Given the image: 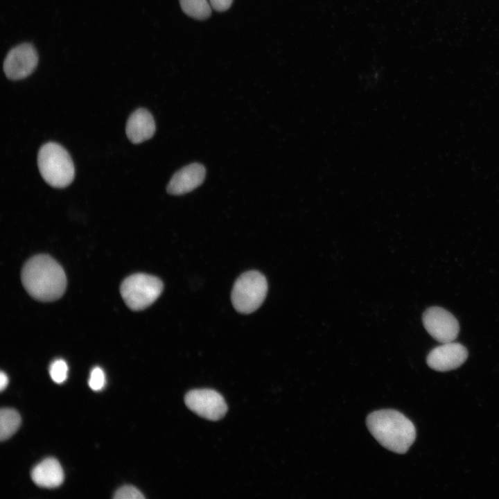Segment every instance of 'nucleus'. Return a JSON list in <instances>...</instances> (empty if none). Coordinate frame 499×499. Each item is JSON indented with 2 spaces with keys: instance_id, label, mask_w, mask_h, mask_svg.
Here are the masks:
<instances>
[{
  "instance_id": "11",
  "label": "nucleus",
  "mask_w": 499,
  "mask_h": 499,
  "mask_svg": "<svg viewBox=\"0 0 499 499\" xmlns=\"http://www.w3.org/2000/svg\"><path fill=\"white\" fill-rule=\"evenodd\" d=\"M125 132L133 143H140L150 139L155 132V123L152 114L143 108L136 110L127 121Z\"/></svg>"
},
{
  "instance_id": "10",
  "label": "nucleus",
  "mask_w": 499,
  "mask_h": 499,
  "mask_svg": "<svg viewBox=\"0 0 499 499\" xmlns=\"http://www.w3.org/2000/svg\"><path fill=\"white\" fill-rule=\"evenodd\" d=\"M206 175L204 167L199 163L187 165L177 171L167 186V191L172 195H182L191 192L203 182Z\"/></svg>"
},
{
  "instance_id": "15",
  "label": "nucleus",
  "mask_w": 499,
  "mask_h": 499,
  "mask_svg": "<svg viewBox=\"0 0 499 499\" xmlns=\"http://www.w3.org/2000/svg\"><path fill=\"white\" fill-rule=\"evenodd\" d=\"M68 366L62 359L54 360L50 365L49 374L56 383H62L67 378Z\"/></svg>"
},
{
  "instance_id": "16",
  "label": "nucleus",
  "mask_w": 499,
  "mask_h": 499,
  "mask_svg": "<svg viewBox=\"0 0 499 499\" xmlns=\"http://www.w3.org/2000/svg\"><path fill=\"white\" fill-rule=\"evenodd\" d=\"M145 497L136 487L131 485L121 487L114 493L115 499H143Z\"/></svg>"
},
{
  "instance_id": "2",
  "label": "nucleus",
  "mask_w": 499,
  "mask_h": 499,
  "mask_svg": "<svg viewBox=\"0 0 499 499\" xmlns=\"http://www.w3.org/2000/svg\"><path fill=\"white\" fill-rule=\"evenodd\" d=\"M367 426L373 437L385 448L396 453L408 451L416 439L412 422L394 410H380L367 418Z\"/></svg>"
},
{
  "instance_id": "19",
  "label": "nucleus",
  "mask_w": 499,
  "mask_h": 499,
  "mask_svg": "<svg viewBox=\"0 0 499 499\" xmlns=\"http://www.w3.org/2000/svg\"><path fill=\"white\" fill-rule=\"evenodd\" d=\"M8 383V378L6 373L1 371L0 373V389L3 391Z\"/></svg>"
},
{
  "instance_id": "7",
  "label": "nucleus",
  "mask_w": 499,
  "mask_h": 499,
  "mask_svg": "<svg viewBox=\"0 0 499 499\" xmlns=\"http://www.w3.org/2000/svg\"><path fill=\"white\" fill-rule=\"evenodd\" d=\"M423 324L428 333L441 343L453 342L459 331L457 319L446 309L430 307L422 316Z\"/></svg>"
},
{
  "instance_id": "17",
  "label": "nucleus",
  "mask_w": 499,
  "mask_h": 499,
  "mask_svg": "<svg viewBox=\"0 0 499 499\" xmlns=\"http://www.w3.org/2000/svg\"><path fill=\"white\" fill-rule=\"evenodd\" d=\"M89 385L91 389L99 391L105 384V376L103 369L99 367H94L90 374Z\"/></svg>"
},
{
  "instance_id": "5",
  "label": "nucleus",
  "mask_w": 499,
  "mask_h": 499,
  "mask_svg": "<svg viewBox=\"0 0 499 499\" xmlns=\"http://www.w3.org/2000/svg\"><path fill=\"white\" fill-rule=\"evenodd\" d=\"M267 291L268 283L261 273L255 270L246 272L237 279L233 286V306L239 313H251L261 305Z\"/></svg>"
},
{
  "instance_id": "6",
  "label": "nucleus",
  "mask_w": 499,
  "mask_h": 499,
  "mask_svg": "<svg viewBox=\"0 0 499 499\" xmlns=\"http://www.w3.org/2000/svg\"><path fill=\"white\" fill-rule=\"evenodd\" d=\"M184 401L191 410L209 420L220 419L227 410L222 395L211 389L191 390L185 395Z\"/></svg>"
},
{
  "instance_id": "14",
  "label": "nucleus",
  "mask_w": 499,
  "mask_h": 499,
  "mask_svg": "<svg viewBox=\"0 0 499 499\" xmlns=\"http://www.w3.org/2000/svg\"><path fill=\"white\" fill-rule=\"evenodd\" d=\"M183 12L198 20H204L211 14V5L207 0H179Z\"/></svg>"
},
{
  "instance_id": "12",
  "label": "nucleus",
  "mask_w": 499,
  "mask_h": 499,
  "mask_svg": "<svg viewBox=\"0 0 499 499\" xmlns=\"http://www.w3.org/2000/svg\"><path fill=\"white\" fill-rule=\"evenodd\" d=\"M31 478L37 486L55 488L63 482L64 472L56 459L48 457L38 463L33 469Z\"/></svg>"
},
{
  "instance_id": "1",
  "label": "nucleus",
  "mask_w": 499,
  "mask_h": 499,
  "mask_svg": "<svg viewBox=\"0 0 499 499\" xmlns=\"http://www.w3.org/2000/svg\"><path fill=\"white\" fill-rule=\"evenodd\" d=\"M21 279L28 294L42 301L59 299L67 286L66 276L61 265L52 257L44 254L35 256L26 262Z\"/></svg>"
},
{
  "instance_id": "13",
  "label": "nucleus",
  "mask_w": 499,
  "mask_h": 499,
  "mask_svg": "<svg viewBox=\"0 0 499 499\" xmlns=\"http://www.w3.org/2000/svg\"><path fill=\"white\" fill-rule=\"evenodd\" d=\"M21 417L19 412L12 408H5L0 411V439L6 440L10 437L19 428Z\"/></svg>"
},
{
  "instance_id": "4",
  "label": "nucleus",
  "mask_w": 499,
  "mask_h": 499,
  "mask_svg": "<svg viewBox=\"0 0 499 499\" xmlns=\"http://www.w3.org/2000/svg\"><path fill=\"white\" fill-rule=\"evenodd\" d=\"M161 281L152 275L137 273L125 278L120 287L121 297L132 310H141L150 306L163 290Z\"/></svg>"
},
{
  "instance_id": "8",
  "label": "nucleus",
  "mask_w": 499,
  "mask_h": 499,
  "mask_svg": "<svg viewBox=\"0 0 499 499\" xmlns=\"http://www.w3.org/2000/svg\"><path fill=\"white\" fill-rule=\"evenodd\" d=\"M37 64L38 55L35 47L31 44L23 43L9 51L3 69L8 78L18 80L30 75Z\"/></svg>"
},
{
  "instance_id": "9",
  "label": "nucleus",
  "mask_w": 499,
  "mask_h": 499,
  "mask_svg": "<svg viewBox=\"0 0 499 499\" xmlns=\"http://www.w3.org/2000/svg\"><path fill=\"white\" fill-rule=\"evenodd\" d=\"M468 351L457 342H446L432 349L428 353L426 362L432 369L447 371L460 367L467 359Z\"/></svg>"
},
{
  "instance_id": "3",
  "label": "nucleus",
  "mask_w": 499,
  "mask_h": 499,
  "mask_svg": "<svg viewBox=\"0 0 499 499\" xmlns=\"http://www.w3.org/2000/svg\"><path fill=\"white\" fill-rule=\"evenodd\" d=\"M38 169L44 180L54 188H65L73 180L75 168L69 152L57 143L48 142L38 152Z\"/></svg>"
},
{
  "instance_id": "18",
  "label": "nucleus",
  "mask_w": 499,
  "mask_h": 499,
  "mask_svg": "<svg viewBox=\"0 0 499 499\" xmlns=\"http://www.w3.org/2000/svg\"><path fill=\"white\" fill-rule=\"evenodd\" d=\"M233 0H209L211 6L216 11L224 12L231 6Z\"/></svg>"
}]
</instances>
